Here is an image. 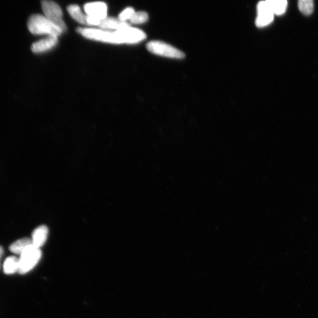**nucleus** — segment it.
I'll return each instance as SVG.
<instances>
[{"label":"nucleus","mask_w":318,"mask_h":318,"mask_svg":"<svg viewBox=\"0 0 318 318\" xmlns=\"http://www.w3.org/2000/svg\"><path fill=\"white\" fill-rule=\"evenodd\" d=\"M58 43V37L48 36L39 41L35 42L32 45L34 53H41L50 51Z\"/></svg>","instance_id":"obj_8"},{"label":"nucleus","mask_w":318,"mask_h":318,"mask_svg":"<svg viewBox=\"0 0 318 318\" xmlns=\"http://www.w3.org/2000/svg\"><path fill=\"white\" fill-rule=\"evenodd\" d=\"M19 259L15 256H10L4 263V273L7 275L13 274L18 271Z\"/></svg>","instance_id":"obj_12"},{"label":"nucleus","mask_w":318,"mask_h":318,"mask_svg":"<svg viewBox=\"0 0 318 318\" xmlns=\"http://www.w3.org/2000/svg\"><path fill=\"white\" fill-rule=\"evenodd\" d=\"M77 32L89 39L110 44H136L146 38V34L142 30L131 26L117 31L78 28Z\"/></svg>","instance_id":"obj_1"},{"label":"nucleus","mask_w":318,"mask_h":318,"mask_svg":"<svg viewBox=\"0 0 318 318\" xmlns=\"http://www.w3.org/2000/svg\"><path fill=\"white\" fill-rule=\"evenodd\" d=\"M148 51L154 55L175 59H182L185 55L182 51L164 42L154 40L146 45Z\"/></svg>","instance_id":"obj_5"},{"label":"nucleus","mask_w":318,"mask_h":318,"mask_svg":"<svg viewBox=\"0 0 318 318\" xmlns=\"http://www.w3.org/2000/svg\"><path fill=\"white\" fill-rule=\"evenodd\" d=\"M4 254V249L2 247L0 246V259L2 258Z\"/></svg>","instance_id":"obj_18"},{"label":"nucleus","mask_w":318,"mask_h":318,"mask_svg":"<svg viewBox=\"0 0 318 318\" xmlns=\"http://www.w3.org/2000/svg\"><path fill=\"white\" fill-rule=\"evenodd\" d=\"M98 27L102 30L117 31L128 28L130 25L128 22L121 21L118 18L107 17L100 22Z\"/></svg>","instance_id":"obj_9"},{"label":"nucleus","mask_w":318,"mask_h":318,"mask_svg":"<svg viewBox=\"0 0 318 318\" xmlns=\"http://www.w3.org/2000/svg\"><path fill=\"white\" fill-rule=\"evenodd\" d=\"M48 235V229L46 226L41 225L36 228L32 233V240L33 246L40 249L47 240Z\"/></svg>","instance_id":"obj_10"},{"label":"nucleus","mask_w":318,"mask_h":318,"mask_svg":"<svg viewBox=\"0 0 318 318\" xmlns=\"http://www.w3.org/2000/svg\"><path fill=\"white\" fill-rule=\"evenodd\" d=\"M84 9L87 16L97 19L100 21L107 17V6L103 2L87 3L84 5Z\"/></svg>","instance_id":"obj_7"},{"label":"nucleus","mask_w":318,"mask_h":318,"mask_svg":"<svg viewBox=\"0 0 318 318\" xmlns=\"http://www.w3.org/2000/svg\"><path fill=\"white\" fill-rule=\"evenodd\" d=\"M30 32L34 35H47L59 37L63 32L48 20L44 15L33 14L28 21Z\"/></svg>","instance_id":"obj_2"},{"label":"nucleus","mask_w":318,"mask_h":318,"mask_svg":"<svg viewBox=\"0 0 318 318\" xmlns=\"http://www.w3.org/2000/svg\"><path fill=\"white\" fill-rule=\"evenodd\" d=\"M41 7L44 16L59 28L63 32H66L67 26L63 20V12L59 5L50 0L41 2Z\"/></svg>","instance_id":"obj_4"},{"label":"nucleus","mask_w":318,"mask_h":318,"mask_svg":"<svg viewBox=\"0 0 318 318\" xmlns=\"http://www.w3.org/2000/svg\"><path fill=\"white\" fill-rule=\"evenodd\" d=\"M135 13V10L133 8L128 7L118 15V18L121 21L126 22L128 20H130Z\"/></svg>","instance_id":"obj_17"},{"label":"nucleus","mask_w":318,"mask_h":318,"mask_svg":"<svg viewBox=\"0 0 318 318\" xmlns=\"http://www.w3.org/2000/svg\"><path fill=\"white\" fill-rule=\"evenodd\" d=\"M33 245L32 239L29 237H24L15 241L10 246V251L14 254L21 255L27 248Z\"/></svg>","instance_id":"obj_11"},{"label":"nucleus","mask_w":318,"mask_h":318,"mask_svg":"<svg viewBox=\"0 0 318 318\" xmlns=\"http://www.w3.org/2000/svg\"><path fill=\"white\" fill-rule=\"evenodd\" d=\"M298 8L302 14H311L313 11V2L312 0H300L298 2Z\"/></svg>","instance_id":"obj_15"},{"label":"nucleus","mask_w":318,"mask_h":318,"mask_svg":"<svg viewBox=\"0 0 318 318\" xmlns=\"http://www.w3.org/2000/svg\"><path fill=\"white\" fill-rule=\"evenodd\" d=\"M149 20V15L145 11H138L133 14L130 20V22L134 25H140L147 22Z\"/></svg>","instance_id":"obj_16"},{"label":"nucleus","mask_w":318,"mask_h":318,"mask_svg":"<svg viewBox=\"0 0 318 318\" xmlns=\"http://www.w3.org/2000/svg\"><path fill=\"white\" fill-rule=\"evenodd\" d=\"M41 255L40 249L36 248L33 245L27 248L19 258L18 273L20 274L29 273L40 261Z\"/></svg>","instance_id":"obj_3"},{"label":"nucleus","mask_w":318,"mask_h":318,"mask_svg":"<svg viewBox=\"0 0 318 318\" xmlns=\"http://www.w3.org/2000/svg\"><path fill=\"white\" fill-rule=\"evenodd\" d=\"M67 11L71 17L77 22L82 25H87L86 15H84L78 5H70L67 7Z\"/></svg>","instance_id":"obj_13"},{"label":"nucleus","mask_w":318,"mask_h":318,"mask_svg":"<svg viewBox=\"0 0 318 318\" xmlns=\"http://www.w3.org/2000/svg\"><path fill=\"white\" fill-rule=\"evenodd\" d=\"M258 16L256 19V25L258 28H263L271 24L274 20V14L272 11L268 1H262L258 3Z\"/></svg>","instance_id":"obj_6"},{"label":"nucleus","mask_w":318,"mask_h":318,"mask_svg":"<svg viewBox=\"0 0 318 318\" xmlns=\"http://www.w3.org/2000/svg\"><path fill=\"white\" fill-rule=\"evenodd\" d=\"M274 14L282 15L286 11L288 2L286 0H267Z\"/></svg>","instance_id":"obj_14"}]
</instances>
